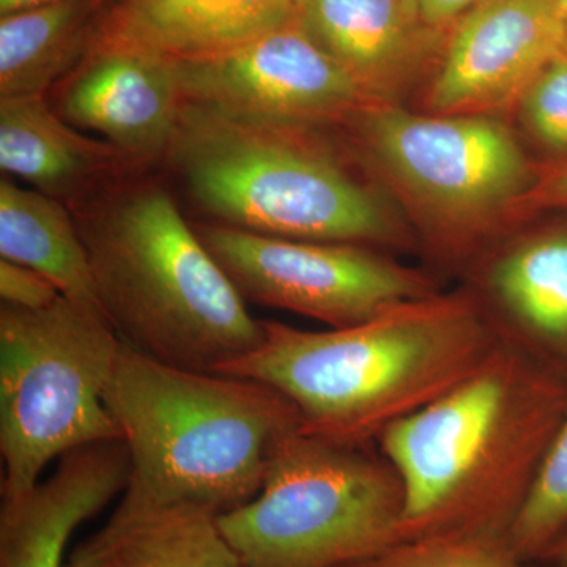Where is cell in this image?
<instances>
[{
    "label": "cell",
    "mask_w": 567,
    "mask_h": 567,
    "mask_svg": "<svg viewBox=\"0 0 567 567\" xmlns=\"http://www.w3.org/2000/svg\"><path fill=\"white\" fill-rule=\"evenodd\" d=\"M262 324V342L216 374L274 388L297 410L303 434L346 446L374 445L503 344L473 290L413 298L346 328Z\"/></svg>",
    "instance_id": "1"
},
{
    "label": "cell",
    "mask_w": 567,
    "mask_h": 567,
    "mask_svg": "<svg viewBox=\"0 0 567 567\" xmlns=\"http://www.w3.org/2000/svg\"><path fill=\"white\" fill-rule=\"evenodd\" d=\"M567 410V379L503 342L450 393L388 427L404 506L398 543L507 537Z\"/></svg>",
    "instance_id": "2"
},
{
    "label": "cell",
    "mask_w": 567,
    "mask_h": 567,
    "mask_svg": "<svg viewBox=\"0 0 567 567\" xmlns=\"http://www.w3.org/2000/svg\"><path fill=\"white\" fill-rule=\"evenodd\" d=\"M104 402L132 462L123 495L216 517L259 494L279 440L300 427L274 388L162 363L126 344Z\"/></svg>",
    "instance_id": "3"
},
{
    "label": "cell",
    "mask_w": 567,
    "mask_h": 567,
    "mask_svg": "<svg viewBox=\"0 0 567 567\" xmlns=\"http://www.w3.org/2000/svg\"><path fill=\"white\" fill-rule=\"evenodd\" d=\"M78 227L100 306L123 344L216 374L262 342V320L164 189L123 194Z\"/></svg>",
    "instance_id": "4"
},
{
    "label": "cell",
    "mask_w": 567,
    "mask_h": 567,
    "mask_svg": "<svg viewBox=\"0 0 567 567\" xmlns=\"http://www.w3.org/2000/svg\"><path fill=\"white\" fill-rule=\"evenodd\" d=\"M298 130L183 102L167 151L193 199L223 226L322 244L401 241L385 204Z\"/></svg>",
    "instance_id": "5"
},
{
    "label": "cell",
    "mask_w": 567,
    "mask_h": 567,
    "mask_svg": "<svg viewBox=\"0 0 567 567\" xmlns=\"http://www.w3.org/2000/svg\"><path fill=\"white\" fill-rule=\"evenodd\" d=\"M122 339L96 306L0 308V495L24 494L55 458L122 440L104 393Z\"/></svg>",
    "instance_id": "6"
},
{
    "label": "cell",
    "mask_w": 567,
    "mask_h": 567,
    "mask_svg": "<svg viewBox=\"0 0 567 567\" xmlns=\"http://www.w3.org/2000/svg\"><path fill=\"white\" fill-rule=\"evenodd\" d=\"M401 480L372 446L293 429L251 502L218 517L241 567H346L398 543Z\"/></svg>",
    "instance_id": "7"
},
{
    "label": "cell",
    "mask_w": 567,
    "mask_h": 567,
    "mask_svg": "<svg viewBox=\"0 0 567 567\" xmlns=\"http://www.w3.org/2000/svg\"><path fill=\"white\" fill-rule=\"evenodd\" d=\"M360 128L375 158L431 212L447 254H465L529 185L520 145L503 123L475 114L417 115L365 104Z\"/></svg>",
    "instance_id": "8"
},
{
    "label": "cell",
    "mask_w": 567,
    "mask_h": 567,
    "mask_svg": "<svg viewBox=\"0 0 567 567\" xmlns=\"http://www.w3.org/2000/svg\"><path fill=\"white\" fill-rule=\"evenodd\" d=\"M194 229L245 301L330 328L352 327L436 292L427 276L364 246L290 240L223 224Z\"/></svg>",
    "instance_id": "9"
},
{
    "label": "cell",
    "mask_w": 567,
    "mask_h": 567,
    "mask_svg": "<svg viewBox=\"0 0 567 567\" xmlns=\"http://www.w3.org/2000/svg\"><path fill=\"white\" fill-rule=\"evenodd\" d=\"M175 61L183 102L241 121L303 128L372 103L295 20L233 50Z\"/></svg>",
    "instance_id": "10"
},
{
    "label": "cell",
    "mask_w": 567,
    "mask_h": 567,
    "mask_svg": "<svg viewBox=\"0 0 567 567\" xmlns=\"http://www.w3.org/2000/svg\"><path fill=\"white\" fill-rule=\"evenodd\" d=\"M566 21L554 0H481L457 21L429 106L473 114L522 99L561 54Z\"/></svg>",
    "instance_id": "11"
},
{
    "label": "cell",
    "mask_w": 567,
    "mask_h": 567,
    "mask_svg": "<svg viewBox=\"0 0 567 567\" xmlns=\"http://www.w3.org/2000/svg\"><path fill=\"white\" fill-rule=\"evenodd\" d=\"M62 115L107 137L117 151H167L183 99L177 61L141 48L95 44L65 80Z\"/></svg>",
    "instance_id": "12"
},
{
    "label": "cell",
    "mask_w": 567,
    "mask_h": 567,
    "mask_svg": "<svg viewBox=\"0 0 567 567\" xmlns=\"http://www.w3.org/2000/svg\"><path fill=\"white\" fill-rule=\"evenodd\" d=\"M132 462L122 440L93 443L59 458L58 468L0 505V567H65L80 525L128 486Z\"/></svg>",
    "instance_id": "13"
},
{
    "label": "cell",
    "mask_w": 567,
    "mask_h": 567,
    "mask_svg": "<svg viewBox=\"0 0 567 567\" xmlns=\"http://www.w3.org/2000/svg\"><path fill=\"white\" fill-rule=\"evenodd\" d=\"M475 292L505 344L567 379V229L520 238L496 251Z\"/></svg>",
    "instance_id": "14"
},
{
    "label": "cell",
    "mask_w": 567,
    "mask_h": 567,
    "mask_svg": "<svg viewBox=\"0 0 567 567\" xmlns=\"http://www.w3.org/2000/svg\"><path fill=\"white\" fill-rule=\"evenodd\" d=\"M293 20L372 102L412 78L435 32L402 0H293Z\"/></svg>",
    "instance_id": "15"
},
{
    "label": "cell",
    "mask_w": 567,
    "mask_h": 567,
    "mask_svg": "<svg viewBox=\"0 0 567 567\" xmlns=\"http://www.w3.org/2000/svg\"><path fill=\"white\" fill-rule=\"evenodd\" d=\"M293 20V0H130L111 3L95 44L173 59L233 50Z\"/></svg>",
    "instance_id": "16"
},
{
    "label": "cell",
    "mask_w": 567,
    "mask_h": 567,
    "mask_svg": "<svg viewBox=\"0 0 567 567\" xmlns=\"http://www.w3.org/2000/svg\"><path fill=\"white\" fill-rule=\"evenodd\" d=\"M65 567L241 565L215 514L122 495L106 524L70 551Z\"/></svg>",
    "instance_id": "17"
},
{
    "label": "cell",
    "mask_w": 567,
    "mask_h": 567,
    "mask_svg": "<svg viewBox=\"0 0 567 567\" xmlns=\"http://www.w3.org/2000/svg\"><path fill=\"white\" fill-rule=\"evenodd\" d=\"M111 0H58L0 17V99L44 96L91 54Z\"/></svg>",
    "instance_id": "18"
},
{
    "label": "cell",
    "mask_w": 567,
    "mask_h": 567,
    "mask_svg": "<svg viewBox=\"0 0 567 567\" xmlns=\"http://www.w3.org/2000/svg\"><path fill=\"white\" fill-rule=\"evenodd\" d=\"M114 151L74 132L44 96L0 99V167L48 196L82 188L110 166Z\"/></svg>",
    "instance_id": "19"
},
{
    "label": "cell",
    "mask_w": 567,
    "mask_h": 567,
    "mask_svg": "<svg viewBox=\"0 0 567 567\" xmlns=\"http://www.w3.org/2000/svg\"><path fill=\"white\" fill-rule=\"evenodd\" d=\"M0 256L47 276L63 297L102 309L87 249L70 213L55 197L6 178L0 182Z\"/></svg>",
    "instance_id": "20"
},
{
    "label": "cell",
    "mask_w": 567,
    "mask_h": 567,
    "mask_svg": "<svg viewBox=\"0 0 567 567\" xmlns=\"http://www.w3.org/2000/svg\"><path fill=\"white\" fill-rule=\"evenodd\" d=\"M567 529V410L559 423L527 498L511 527V547L522 559H543Z\"/></svg>",
    "instance_id": "21"
},
{
    "label": "cell",
    "mask_w": 567,
    "mask_h": 567,
    "mask_svg": "<svg viewBox=\"0 0 567 567\" xmlns=\"http://www.w3.org/2000/svg\"><path fill=\"white\" fill-rule=\"evenodd\" d=\"M346 567H533L507 537H425L401 540Z\"/></svg>",
    "instance_id": "22"
},
{
    "label": "cell",
    "mask_w": 567,
    "mask_h": 567,
    "mask_svg": "<svg viewBox=\"0 0 567 567\" xmlns=\"http://www.w3.org/2000/svg\"><path fill=\"white\" fill-rule=\"evenodd\" d=\"M529 132L554 151H567V58L558 54L522 95Z\"/></svg>",
    "instance_id": "23"
},
{
    "label": "cell",
    "mask_w": 567,
    "mask_h": 567,
    "mask_svg": "<svg viewBox=\"0 0 567 567\" xmlns=\"http://www.w3.org/2000/svg\"><path fill=\"white\" fill-rule=\"evenodd\" d=\"M62 297L61 290L47 276L24 265L0 260V298L11 308L39 311Z\"/></svg>",
    "instance_id": "24"
},
{
    "label": "cell",
    "mask_w": 567,
    "mask_h": 567,
    "mask_svg": "<svg viewBox=\"0 0 567 567\" xmlns=\"http://www.w3.org/2000/svg\"><path fill=\"white\" fill-rule=\"evenodd\" d=\"M481 0H420V18L429 28L439 31L461 20Z\"/></svg>",
    "instance_id": "25"
},
{
    "label": "cell",
    "mask_w": 567,
    "mask_h": 567,
    "mask_svg": "<svg viewBox=\"0 0 567 567\" xmlns=\"http://www.w3.org/2000/svg\"><path fill=\"white\" fill-rule=\"evenodd\" d=\"M533 200L546 205H565L567 207V166L551 174L543 185L537 188Z\"/></svg>",
    "instance_id": "26"
},
{
    "label": "cell",
    "mask_w": 567,
    "mask_h": 567,
    "mask_svg": "<svg viewBox=\"0 0 567 567\" xmlns=\"http://www.w3.org/2000/svg\"><path fill=\"white\" fill-rule=\"evenodd\" d=\"M540 561L548 567H567V529L551 544Z\"/></svg>",
    "instance_id": "27"
},
{
    "label": "cell",
    "mask_w": 567,
    "mask_h": 567,
    "mask_svg": "<svg viewBox=\"0 0 567 567\" xmlns=\"http://www.w3.org/2000/svg\"><path fill=\"white\" fill-rule=\"evenodd\" d=\"M51 2H58V0H0V17Z\"/></svg>",
    "instance_id": "28"
},
{
    "label": "cell",
    "mask_w": 567,
    "mask_h": 567,
    "mask_svg": "<svg viewBox=\"0 0 567 567\" xmlns=\"http://www.w3.org/2000/svg\"><path fill=\"white\" fill-rule=\"evenodd\" d=\"M410 10L415 11L416 14H420V0H402Z\"/></svg>",
    "instance_id": "29"
},
{
    "label": "cell",
    "mask_w": 567,
    "mask_h": 567,
    "mask_svg": "<svg viewBox=\"0 0 567 567\" xmlns=\"http://www.w3.org/2000/svg\"><path fill=\"white\" fill-rule=\"evenodd\" d=\"M555 6H557V9L561 11L563 17L567 20V0H554Z\"/></svg>",
    "instance_id": "30"
},
{
    "label": "cell",
    "mask_w": 567,
    "mask_h": 567,
    "mask_svg": "<svg viewBox=\"0 0 567 567\" xmlns=\"http://www.w3.org/2000/svg\"><path fill=\"white\" fill-rule=\"evenodd\" d=\"M561 54L565 55V58H567V21H566L565 40H563Z\"/></svg>",
    "instance_id": "31"
},
{
    "label": "cell",
    "mask_w": 567,
    "mask_h": 567,
    "mask_svg": "<svg viewBox=\"0 0 567 567\" xmlns=\"http://www.w3.org/2000/svg\"><path fill=\"white\" fill-rule=\"evenodd\" d=\"M112 3L130 2V0H111Z\"/></svg>",
    "instance_id": "32"
}]
</instances>
